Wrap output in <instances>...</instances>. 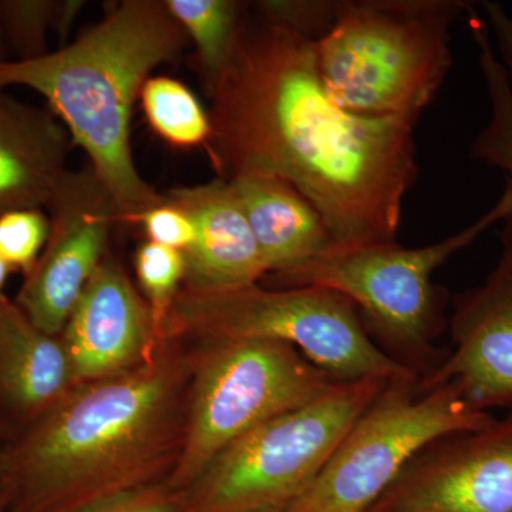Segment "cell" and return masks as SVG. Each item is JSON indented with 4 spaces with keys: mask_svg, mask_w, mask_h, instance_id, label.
<instances>
[{
    "mask_svg": "<svg viewBox=\"0 0 512 512\" xmlns=\"http://www.w3.org/2000/svg\"><path fill=\"white\" fill-rule=\"evenodd\" d=\"M50 232L15 303L33 325L62 335L80 296L106 256L117 212L92 168L69 171L47 204Z\"/></svg>",
    "mask_w": 512,
    "mask_h": 512,
    "instance_id": "obj_10",
    "label": "cell"
},
{
    "mask_svg": "<svg viewBox=\"0 0 512 512\" xmlns=\"http://www.w3.org/2000/svg\"><path fill=\"white\" fill-rule=\"evenodd\" d=\"M481 12L491 43H493L495 55L503 64L505 73L512 86V12L495 2L480 3Z\"/></svg>",
    "mask_w": 512,
    "mask_h": 512,
    "instance_id": "obj_27",
    "label": "cell"
},
{
    "mask_svg": "<svg viewBox=\"0 0 512 512\" xmlns=\"http://www.w3.org/2000/svg\"><path fill=\"white\" fill-rule=\"evenodd\" d=\"M369 512H512V409L424 447Z\"/></svg>",
    "mask_w": 512,
    "mask_h": 512,
    "instance_id": "obj_11",
    "label": "cell"
},
{
    "mask_svg": "<svg viewBox=\"0 0 512 512\" xmlns=\"http://www.w3.org/2000/svg\"><path fill=\"white\" fill-rule=\"evenodd\" d=\"M338 6L339 0H262L249 9L269 25L318 43L335 25Z\"/></svg>",
    "mask_w": 512,
    "mask_h": 512,
    "instance_id": "obj_23",
    "label": "cell"
},
{
    "mask_svg": "<svg viewBox=\"0 0 512 512\" xmlns=\"http://www.w3.org/2000/svg\"><path fill=\"white\" fill-rule=\"evenodd\" d=\"M451 345L419 390L453 384L481 412L512 409V244L483 284L451 299Z\"/></svg>",
    "mask_w": 512,
    "mask_h": 512,
    "instance_id": "obj_12",
    "label": "cell"
},
{
    "mask_svg": "<svg viewBox=\"0 0 512 512\" xmlns=\"http://www.w3.org/2000/svg\"><path fill=\"white\" fill-rule=\"evenodd\" d=\"M9 47L3 35L2 25H0V63L8 62Z\"/></svg>",
    "mask_w": 512,
    "mask_h": 512,
    "instance_id": "obj_29",
    "label": "cell"
},
{
    "mask_svg": "<svg viewBox=\"0 0 512 512\" xmlns=\"http://www.w3.org/2000/svg\"><path fill=\"white\" fill-rule=\"evenodd\" d=\"M174 19L194 42L208 94L225 72L249 15L235 0H164Z\"/></svg>",
    "mask_w": 512,
    "mask_h": 512,
    "instance_id": "obj_19",
    "label": "cell"
},
{
    "mask_svg": "<svg viewBox=\"0 0 512 512\" xmlns=\"http://www.w3.org/2000/svg\"><path fill=\"white\" fill-rule=\"evenodd\" d=\"M50 220L43 210H18L0 215V256L13 271L28 275L49 238Z\"/></svg>",
    "mask_w": 512,
    "mask_h": 512,
    "instance_id": "obj_24",
    "label": "cell"
},
{
    "mask_svg": "<svg viewBox=\"0 0 512 512\" xmlns=\"http://www.w3.org/2000/svg\"><path fill=\"white\" fill-rule=\"evenodd\" d=\"M136 275L146 299L158 340H163L171 306L185 279V256L178 249L146 241L136 252Z\"/></svg>",
    "mask_w": 512,
    "mask_h": 512,
    "instance_id": "obj_21",
    "label": "cell"
},
{
    "mask_svg": "<svg viewBox=\"0 0 512 512\" xmlns=\"http://www.w3.org/2000/svg\"><path fill=\"white\" fill-rule=\"evenodd\" d=\"M188 36L165 2L124 0L76 42L33 60L0 63V92L25 86L42 94L109 192L117 222L163 204L138 173L130 146L134 104L150 73L174 62Z\"/></svg>",
    "mask_w": 512,
    "mask_h": 512,
    "instance_id": "obj_3",
    "label": "cell"
},
{
    "mask_svg": "<svg viewBox=\"0 0 512 512\" xmlns=\"http://www.w3.org/2000/svg\"><path fill=\"white\" fill-rule=\"evenodd\" d=\"M13 269L10 268L8 262L0 256V298L5 296L3 288H5L6 281H8L9 275L12 274Z\"/></svg>",
    "mask_w": 512,
    "mask_h": 512,
    "instance_id": "obj_28",
    "label": "cell"
},
{
    "mask_svg": "<svg viewBox=\"0 0 512 512\" xmlns=\"http://www.w3.org/2000/svg\"><path fill=\"white\" fill-rule=\"evenodd\" d=\"M165 336L191 343L278 340L295 346L338 380L416 376L377 348L353 302L313 286L271 289L256 284L220 292L181 288Z\"/></svg>",
    "mask_w": 512,
    "mask_h": 512,
    "instance_id": "obj_6",
    "label": "cell"
},
{
    "mask_svg": "<svg viewBox=\"0 0 512 512\" xmlns=\"http://www.w3.org/2000/svg\"><path fill=\"white\" fill-rule=\"evenodd\" d=\"M227 183L268 275L289 271L335 247L322 215L291 184L271 177H242Z\"/></svg>",
    "mask_w": 512,
    "mask_h": 512,
    "instance_id": "obj_17",
    "label": "cell"
},
{
    "mask_svg": "<svg viewBox=\"0 0 512 512\" xmlns=\"http://www.w3.org/2000/svg\"><path fill=\"white\" fill-rule=\"evenodd\" d=\"M192 346L165 336L143 365L76 384L0 444V512H73L170 483L183 456Z\"/></svg>",
    "mask_w": 512,
    "mask_h": 512,
    "instance_id": "obj_2",
    "label": "cell"
},
{
    "mask_svg": "<svg viewBox=\"0 0 512 512\" xmlns=\"http://www.w3.org/2000/svg\"><path fill=\"white\" fill-rule=\"evenodd\" d=\"M470 33L478 52V66L490 103V119L471 144L474 160L498 168L507 177L505 187L512 194V86L503 64L495 55L490 33L477 9L468 13ZM501 239L512 244V211L503 221Z\"/></svg>",
    "mask_w": 512,
    "mask_h": 512,
    "instance_id": "obj_18",
    "label": "cell"
},
{
    "mask_svg": "<svg viewBox=\"0 0 512 512\" xmlns=\"http://www.w3.org/2000/svg\"><path fill=\"white\" fill-rule=\"evenodd\" d=\"M140 101L151 128L171 146L207 144L210 114L184 83L171 77H150L141 89Z\"/></svg>",
    "mask_w": 512,
    "mask_h": 512,
    "instance_id": "obj_20",
    "label": "cell"
},
{
    "mask_svg": "<svg viewBox=\"0 0 512 512\" xmlns=\"http://www.w3.org/2000/svg\"><path fill=\"white\" fill-rule=\"evenodd\" d=\"M181 494L168 484L144 488L87 505L73 512H177Z\"/></svg>",
    "mask_w": 512,
    "mask_h": 512,
    "instance_id": "obj_26",
    "label": "cell"
},
{
    "mask_svg": "<svg viewBox=\"0 0 512 512\" xmlns=\"http://www.w3.org/2000/svg\"><path fill=\"white\" fill-rule=\"evenodd\" d=\"M187 342V340H185ZM190 343L194 369L183 456L170 485L183 493L224 448L340 382L278 340Z\"/></svg>",
    "mask_w": 512,
    "mask_h": 512,
    "instance_id": "obj_8",
    "label": "cell"
},
{
    "mask_svg": "<svg viewBox=\"0 0 512 512\" xmlns=\"http://www.w3.org/2000/svg\"><path fill=\"white\" fill-rule=\"evenodd\" d=\"M60 338L76 384L143 365L160 340L146 299L113 256H104Z\"/></svg>",
    "mask_w": 512,
    "mask_h": 512,
    "instance_id": "obj_13",
    "label": "cell"
},
{
    "mask_svg": "<svg viewBox=\"0 0 512 512\" xmlns=\"http://www.w3.org/2000/svg\"><path fill=\"white\" fill-rule=\"evenodd\" d=\"M63 12L64 2L0 0V25L9 50L18 55V60L47 55V32H59Z\"/></svg>",
    "mask_w": 512,
    "mask_h": 512,
    "instance_id": "obj_22",
    "label": "cell"
},
{
    "mask_svg": "<svg viewBox=\"0 0 512 512\" xmlns=\"http://www.w3.org/2000/svg\"><path fill=\"white\" fill-rule=\"evenodd\" d=\"M70 143L52 110L0 92V215L47 207L69 173Z\"/></svg>",
    "mask_w": 512,
    "mask_h": 512,
    "instance_id": "obj_16",
    "label": "cell"
},
{
    "mask_svg": "<svg viewBox=\"0 0 512 512\" xmlns=\"http://www.w3.org/2000/svg\"><path fill=\"white\" fill-rule=\"evenodd\" d=\"M494 420L453 384L421 392L419 377L387 380L313 483L282 512H369L424 447Z\"/></svg>",
    "mask_w": 512,
    "mask_h": 512,
    "instance_id": "obj_9",
    "label": "cell"
},
{
    "mask_svg": "<svg viewBox=\"0 0 512 512\" xmlns=\"http://www.w3.org/2000/svg\"><path fill=\"white\" fill-rule=\"evenodd\" d=\"M208 156L224 181L271 177L322 215L335 247L396 242L416 183V121L343 110L326 92L316 43L248 15L210 93Z\"/></svg>",
    "mask_w": 512,
    "mask_h": 512,
    "instance_id": "obj_1",
    "label": "cell"
},
{
    "mask_svg": "<svg viewBox=\"0 0 512 512\" xmlns=\"http://www.w3.org/2000/svg\"><path fill=\"white\" fill-rule=\"evenodd\" d=\"M165 201L190 215L197 229L185 256L183 289L220 292L259 284L268 275L264 258L244 212L227 181L180 187L164 194Z\"/></svg>",
    "mask_w": 512,
    "mask_h": 512,
    "instance_id": "obj_15",
    "label": "cell"
},
{
    "mask_svg": "<svg viewBox=\"0 0 512 512\" xmlns=\"http://www.w3.org/2000/svg\"><path fill=\"white\" fill-rule=\"evenodd\" d=\"M470 0H339L316 59L330 99L365 117L419 121L446 82L451 28Z\"/></svg>",
    "mask_w": 512,
    "mask_h": 512,
    "instance_id": "obj_4",
    "label": "cell"
},
{
    "mask_svg": "<svg viewBox=\"0 0 512 512\" xmlns=\"http://www.w3.org/2000/svg\"><path fill=\"white\" fill-rule=\"evenodd\" d=\"M512 211L505 187L477 221L434 244L404 248L397 242L332 247L305 264L266 275L265 288H325L346 296L377 348L423 379L443 362L448 350L436 340L448 326L450 295L433 275L451 256L471 247L484 232Z\"/></svg>",
    "mask_w": 512,
    "mask_h": 512,
    "instance_id": "obj_5",
    "label": "cell"
},
{
    "mask_svg": "<svg viewBox=\"0 0 512 512\" xmlns=\"http://www.w3.org/2000/svg\"><path fill=\"white\" fill-rule=\"evenodd\" d=\"M137 224L143 225L147 241L181 252H187L197 238V229L190 215L165 198L163 204L144 212Z\"/></svg>",
    "mask_w": 512,
    "mask_h": 512,
    "instance_id": "obj_25",
    "label": "cell"
},
{
    "mask_svg": "<svg viewBox=\"0 0 512 512\" xmlns=\"http://www.w3.org/2000/svg\"><path fill=\"white\" fill-rule=\"evenodd\" d=\"M384 379L340 380L313 402L266 421L212 458L177 512H282L298 500Z\"/></svg>",
    "mask_w": 512,
    "mask_h": 512,
    "instance_id": "obj_7",
    "label": "cell"
},
{
    "mask_svg": "<svg viewBox=\"0 0 512 512\" xmlns=\"http://www.w3.org/2000/svg\"><path fill=\"white\" fill-rule=\"evenodd\" d=\"M76 386L60 336L33 325L0 298V444L22 436Z\"/></svg>",
    "mask_w": 512,
    "mask_h": 512,
    "instance_id": "obj_14",
    "label": "cell"
}]
</instances>
